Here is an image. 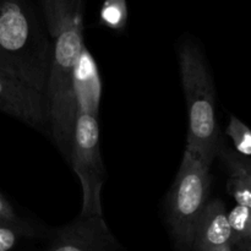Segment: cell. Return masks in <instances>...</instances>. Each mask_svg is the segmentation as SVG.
I'll return each instance as SVG.
<instances>
[{"label":"cell","instance_id":"5b68a950","mask_svg":"<svg viewBox=\"0 0 251 251\" xmlns=\"http://www.w3.org/2000/svg\"><path fill=\"white\" fill-rule=\"evenodd\" d=\"M69 163L82 186L80 215L103 216L100 191L105 180V169L100 149L98 109L77 107Z\"/></svg>","mask_w":251,"mask_h":251},{"label":"cell","instance_id":"e0dca14e","mask_svg":"<svg viewBox=\"0 0 251 251\" xmlns=\"http://www.w3.org/2000/svg\"><path fill=\"white\" fill-rule=\"evenodd\" d=\"M217 251H232V247H226V248H222V249L217 250Z\"/></svg>","mask_w":251,"mask_h":251},{"label":"cell","instance_id":"5bb4252c","mask_svg":"<svg viewBox=\"0 0 251 251\" xmlns=\"http://www.w3.org/2000/svg\"><path fill=\"white\" fill-rule=\"evenodd\" d=\"M0 220L15 223L25 222V221L17 215V212L14 210L11 203H10L1 194H0Z\"/></svg>","mask_w":251,"mask_h":251},{"label":"cell","instance_id":"7c38bea8","mask_svg":"<svg viewBox=\"0 0 251 251\" xmlns=\"http://www.w3.org/2000/svg\"><path fill=\"white\" fill-rule=\"evenodd\" d=\"M226 134L230 137L235 152L242 156L251 157V129L240 119L232 115L229 118Z\"/></svg>","mask_w":251,"mask_h":251},{"label":"cell","instance_id":"2e32d148","mask_svg":"<svg viewBox=\"0 0 251 251\" xmlns=\"http://www.w3.org/2000/svg\"><path fill=\"white\" fill-rule=\"evenodd\" d=\"M235 156H237V161L239 162L240 166H242L248 173L251 174V157L242 156V154L237 153V152H235Z\"/></svg>","mask_w":251,"mask_h":251},{"label":"cell","instance_id":"8fae6325","mask_svg":"<svg viewBox=\"0 0 251 251\" xmlns=\"http://www.w3.org/2000/svg\"><path fill=\"white\" fill-rule=\"evenodd\" d=\"M36 229L29 223L7 222L0 220V251H12L25 237H32Z\"/></svg>","mask_w":251,"mask_h":251},{"label":"cell","instance_id":"ba28073f","mask_svg":"<svg viewBox=\"0 0 251 251\" xmlns=\"http://www.w3.org/2000/svg\"><path fill=\"white\" fill-rule=\"evenodd\" d=\"M233 242L225 203L218 199L207 202L196 225L191 251H217L232 247Z\"/></svg>","mask_w":251,"mask_h":251},{"label":"cell","instance_id":"52a82bcc","mask_svg":"<svg viewBox=\"0 0 251 251\" xmlns=\"http://www.w3.org/2000/svg\"><path fill=\"white\" fill-rule=\"evenodd\" d=\"M43 251H125L103 216L80 215L58 229Z\"/></svg>","mask_w":251,"mask_h":251},{"label":"cell","instance_id":"30bf717a","mask_svg":"<svg viewBox=\"0 0 251 251\" xmlns=\"http://www.w3.org/2000/svg\"><path fill=\"white\" fill-rule=\"evenodd\" d=\"M100 25L113 31H122L127 22L126 0H104L100 11Z\"/></svg>","mask_w":251,"mask_h":251},{"label":"cell","instance_id":"8992f818","mask_svg":"<svg viewBox=\"0 0 251 251\" xmlns=\"http://www.w3.org/2000/svg\"><path fill=\"white\" fill-rule=\"evenodd\" d=\"M0 112L50 135L46 95L0 69Z\"/></svg>","mask_w":251,"mask_h":251},{"label":"cell","instance_id":"9c48e42d","mask_svg":"<svg viewBox=\"0 0 251 251\" xmlns=\"http://www.w3.org/2000/svg\"><path fill=\"white\" fill-rule=\"evenodd\" d=\"M229 172L227 190L237 205L251 208V174L248 173L237 161L235 151L222 146L217 154Z\"/></svg>","mask_w":251,"mask_h":251},{"label":"cell","instance_id":"3957f363","mask_svg":"<svg viewBox=\"0 0 251 251\" xmlns=\"http://www.w3.org/2000/svg\"><path fill=\"white\" fill-rule=\"evenodd\" d=\"M179 65L189 117L185 151L211 166L223 146L216 119L212 76L202 53L191 42L179 47Z\"/></svg>","mask_w":251,"mask_h":251},{"label":"cell","instance_id":"9a60e30c","mask_svg":"<svg viewBox=\"0 0 251 251\" xmlns=\"http://www.w3.org/2000/svg\"><path fill=\"white\" fill-rule=\"evenodd\" d=\"M232 251H251V238L239 239L233 243Z\"/></svg>","mask_w":251,"mask_h":251},{"label":"cell","instance_id":"4fadbf2b","mask_svg":"<svg viewBox=\"0 0 251 251\" xmlns=\"http://www.w3.org/2000/svg\"><path fill=\"white\" fill-rule=\"evenodd\" d=\"M228 221H229L230 228H232L234 242L239 239H249V238H251L250 207L237 205L232 211L228 212Z\"/></svg>","mask_w":251,"mask_h":251},{"label":"cell","instance_id":"6da1fadb","mask_svg":"<svg viewBox=\"0 0 251 251\" xmlns=\"http://www.w3.org/2000/svg\"><path fill=\"white\" fill-rule=\"evenodd\" d=\"M49 34L53 39V59L46 88L50 136L69 162L75 130V76L86 48L82 36V0H41Z\"/></svg>","mask_w":251,"mask_h":251},{"label":"cell","instance_id":"7a4b0ae2","mask_svg":"<svg viewBox=\"0 0 251 251\" xmlns=\"http://www.w3.org/2000/svg\"><path fill=\"white\" fill-rule=\"evenodd\" d=\"M51 59L53 43L26 0H0V69L46 95Z\"/></svg>","mask_w":251,"mask_h":251},{"label":"cell","instance_id":"277c9868","mask_svg":"<svg viewBox=\"0 0 251 251\" xmlns=\"http://www.w3.org/2000/svg\"><path fill=\"white\" fill-rule=\"evenodd\" d=\"M210 167L195 154L184 152L180 168L167 196V221L181 251H191L196 225L208 202Z\"/></svg>","mask_w":251,"mask_h":251}]
</instances>
